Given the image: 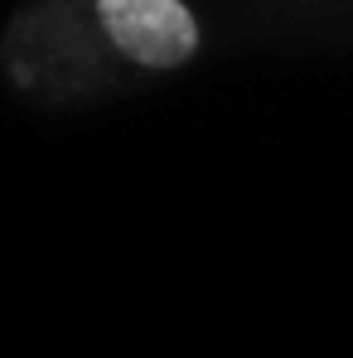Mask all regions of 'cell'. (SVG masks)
I'll return each instance as SVG.
<instances>
[{
    "label": "cell",
    "mask_w": 353,
    "mask_h": 358,
    "mask_svg": "<svg viewBox=\"0 0 353 358\" xmlns=\"http://www.w3.org/2000/svg\"><path fill=\"white\" fill-rule=\"evenodd\" d=\"M213 49L203 0H20L0 24V83L34 112H82L184 78Z\"/></svg>",
    "instance_id": "1"
},
{
    "label": "cell",
    "mask_w": 353,
    "mask_h": 358,
    "mask_svg": "<svg viewBox=\"0 0 353 358\" xmlns=\"http://www.w3.org/2000/svg\"><path fill=\"white\" fill-rule=\"evenodd\" d=\"M228 34L252 49L353 54V0H228Z\"/></svg>",
    "instance_id": "2"
}]
</instances>
